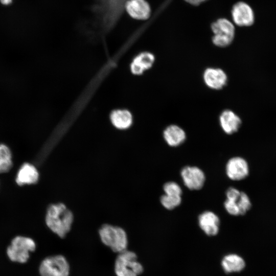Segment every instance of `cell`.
I'll return each instance as SVG.
<instances>
[{"label":"cell","mask_w":276,"mask_h":276,"mask_svg":"<svg viewBox=\"0 0 276 276\" xmlns=\"http://www.w3.org/2000/svg\"><path fill=\"white\" fill-rule=\"evenodd\" d=\"M205 84L210 88L220 90L227 84L228 78L226 73L221 68L208 67L203 73Z\"/></svg>","instance_id":"cell-12"},{"label":"cell","mask_w":276,"mask_h":276,"mask_svg":"<svg viewBox=\"0 0 276 276\" xmlns=\"http://www.w3.org/2000/svg\"><path fill=\"white\" fill-rule=\"evenodd\" d=\"M39 173L36 167L29 163H25L18 171L16 182L19 185L33 184L37 182Z\"/></svg>","instance_id":"cell-17"},{"label":"cell","mask_w":276,"mask_h":276,"mask_svg":"<svg viewBox=\"0 0 276 276\" xmlns=\"http://www.w3.org/2000/svg\"><path fill=\"white\" fill-rule=\"evenodd\" d=\"M143 271V266L137 261L134 252L126 249L119 252L115 262L117 276H137Z\"/></svg>","instance_id":"cell-6"},{"label":"cell","mask_w":276,"mask_h":276,"mask_svg":"<svg viewBox=\"0 0 276 276\" xmlns=\"http://www.w3.org/2000/svg\"><path fill=\"white\" fill-rule=\"evenodd\" d=\"M74 220L72 212L62 203L50 205L47 211L45 223L48 227L61 238L71 228Z\"/></svg>","instance_id":"cell-2"},{"label":"cell","mask_w":276,"mask_h":276,"mask_svg":"<svg viewBox=\"0 0 276 276\" xmlns=\"http://www.w3.org/2000/svg\"><path fill=\"white\" fill-rule=\"evenodd\" d=\"M212 30L214 33L213 42L217 47H225L233 41L235 36L233 24L225 18H220L213 23Z\"/></svg>","instance_id":"cell-7"},{"label":"cell","mask_w":276,"mask_h":276,"mask_svg":"<svg viewBox=\"0 0 276 276\" xmlns=\"http://www.w3.org/2000/svg\"><path fill=\"white\" fill-rule=\"evenodd\" d=\"M12 166L11 150L6 145L0 144V173L8 172Z\"/></svg>","instance_id":"cell-21"},{"label":"cell","mask_w":276,"mask_h":276,"mask_svg":"<svg viewBox=\"0 0 276 276\" xmlns=\"http://www.w3.org/2000/svg\"><path fill=\"white\" fill-rule=\"evenodd\" d=\"M198 224L204 233L209 236L216 235L219 230L220 219L211 211H205L198 217Z\"/></svg>","instance_id":"cell-13"},{"label":"cell","mask_w":276,"mask_h":276,"mask_svg":"<svg viewBox=\"0 0 276 276\" xmlns=\"http://www.w3.org/2000/svg\"><path fill=\"white\" fill-rule=\"evenodd\" d=\"M0 1L4 5H9L11 3L12 0H0Z\"/></svg>","instance_id":"cell-25"},{"label":"cell","mask_w":276,"mask_h":276,"mask_svg":"<svg viewBox=\"0 0 276 276\" xmlns=\"http://www.w3.org/2000/svg\"><path fill=\"white\" fill-rule=\"evenodd\" d=\"M36 244L29 237L17 236L11 241L7 249V255L9 259L15 262L24 263L29 257L30 253L35 250Z\"/></svg>","instance_id":"cell-5"},{"label":"cell","mask_w":276,"mask_h":276,"mask_svg":"<svg viewBox=\"0 0 276 276\" xmlns=\"http://www.w3.org/2000/svg\"><path fill=\"white\" fill-rule=\"evenodd\" d=\"M219 120L221 129L227 134L236 132L242 123L240 118L229 109L223 110L219 116Z\"/></svg>","instance_id":"cell-14"},{"label":"cell","mask_w":276,"mask_h":276,"mask_svg":"<svg viewBox=\"0 0 276 276\" xmlns=\"http://www.w3.org/2000/svg\"><path fill=\"white\" fill-rule=\"evenodd\" d=\"M110 119L113 125L120 129H125L132 124V118L130 112L126 110H117L112 112Z\"/></svg>","instance_id":"cell-19"},{"label":"cell","mask_w":276,"mask_h":276,"mask_svg":"<svg viewBox=\"0 0 276 276\" xmlns=\"http://www.w3.org/2000/svg\"><path fill=\"white\" fill-rule=\"evenodd\" d=\"M163 189L165 194L170 196H181L182 194L180 187L174 181H169L165 183Z\"/></svg>","instance_id":"cell-23"},{"label":"cell","mask_w":276,"mask_h":276,"mask_svg":"<svg viewBox=\"0 0 276 276\" xmlns=\"http://www.w3.org/2000/svg\"><path fill=\"white\" fill-rule=\"evenodd\" d=\"M125 10L130 16L136 19H147L151 14L150 6L145 0H129Z\"/></svg>","instance_id":"cell-15"},{"label":"cell","mask_w":276,"mask_h":276,"mask_svg":"<svg viewBox=\"0 0 276 276\" xmlns=\"http://www.w3.org/2000/svg\"><path fill=\"white\" fill-rule=\"evenodd\" d=\"M162 205L167 210H171L180 205L181 202V196L163 195L160 198Z\"/></svg>","instance_id":"cell-22"},{"label":"cell","mask_w":276,"mask_h":276,"mask_svg":"<svg viewBox=\"0 0 276 276\" xmlns=\"http://www.w3.org/2000/svg\"><path fill=\"white\" fill-rule=\"evenodd\" d=\"M101 241L113 251L121 252L126 249L127 236L125 230L118 226L103 225L99 230Z\"/></svg>","instance_id":"cell-3"},{"label":"cell","mask_w":276,"mask_h":276,"mask_svg":"<svg viewBox=\"0 0 276 276\" xmlns=\"http://www.w3.org/2000/svg\"><path fill=\"white\" fill-rule=\"evenodd\" d=\"M186 2L192 5H197L206 0H185Z\"/></svg>","instance_id":"cell-24"},{"label":"cell","mask_w":276,"mask_h":276,"mask_svg":"<svg viewBox=\"0 0 276 276\" xmlns=\"http://www.w3.org/2000/svg\"><path fill=\"white\" fill-rule=\"evenodd\" d=\"M226 174L233 180L245 179L249 174V166L246 160L241 157L230 158L226 165Z\"/></svg>","instance_id":"cell-10"},{"label":"cell","mask_w":276,"mask_h":276,"mask_svg":"<svg viewBox=\"0 0 276 276\" xmlns=\"http://www.w3.org/2000/svg\"><path fill=\"white\" fill-rule=\"evenodd\" d=\"M226 196L224 206L227 212L231 215H243L251 208L249 197L244 192L230 187L226 191Z\"/></svg>","instance_id":"cell-4"},{"label":"cell","mask_w":276,"mask_h":276,"mask_svg":"<svg viewBox=\"0 0 276 276\" xmlns=\"http://www.w3.org/2000/svg\"><path fill=\"white\" fill-rule=\"evenodd\" d=\"M185 185L191 190H199L204 183L205 177L204 172L196 166H186L180 172Z\"/></svg>","instance_id":"cell-9"},{"label":"cell","mask_w":276,"mask_h":276,"mask_svg":"<svg viewBox=\"0 0 276 276\" xmlns=\"http://www.w3.org/2000/svg\"><path fill=\"white\" fill-rule=\"evenodd\" d=\"M222 266L226 273L239 272L244 268L245 262L238 255L230 254L224 257L222 261Z\"/></svg>","instance_id":"cell-20"},{"label":"cell","mask_w":276,"mask_h":276,"mask_svg":"<svg viewBox=\"0 0 276 276\" xmlns=\"http://www.w3.org/2000/svg\"><path fill=\"white\" fill-rule=\"evenodd\" d=\"M155 61L154 56L149 52H143L139 54L133 59L131 64L132 73L140 75L151 67Z\"/></svg>","instance_id":"cell-18"},{"label":"cell","mask_w":276,"mask_h":276,"mask_svg":"<svg viewBox=\"0 0 276 276\" xmlns=\"http://www.w3.org/2000/svg\"><path fill=\"white\" fill-rule=\"evenodd\" d=\"M163 137L169 146L175 147L184 143L186 139V133L181 127L171 124L164 129Z\"/></svg>","instance_id":"cell-16"},{"label":"cell","mask_w":276,"mask_h":276,"mask_svg":"<svg viewBox=\"0 0 276 276\" xmlns=\"http://www.w3.org/2000/svg\"><path fill=\"white\" fill-rule=\"evenodd\" d=\"M39 271L41 276H68L69 265L62 256H51L41 262Z\"/></svg>","instance_id":"cell-8"},{"label":"cell","mask_w":276,"mask_h":276,"mask_svg":"<svg viewBox=\"0 0 276 276\" xmlns=\"http://www.w3.org/2000/svg\"><path fill=\"white\" fill-rule=\"evenodd\" d=\"M129 0H95L93 7L94 32L101 35L109 33L117 24Z\"/></svg>","instance_id":"cell-1"},{"label":"cell","mask_w":276,"mask_h":276,"mask_svg":"<svg viewBox=\"0 0 276 276\" xmlns=\"http://www.w3.org/2000/svg\"><path fill=\"white\" fill-rule=\"evenodd\" d=\"M232 14L234 22L240 27L251 26L255 21V15L252 8L244 2L236 3L233 6Z\"/></svg>","instance_id":"cell-11"}]
</instances>
